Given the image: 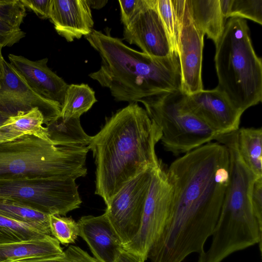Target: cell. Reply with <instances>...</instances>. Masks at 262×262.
Returning <instances> with one entry per match:
<instances>
[{"label": "cell", "mask_w": 262, "mask_h": 262, "mask_svg": "<svg viewBox=\"0 0 262 262\" xmlns=\"http://www.w3.org/2000/svg\"><path fill=\"white\" fill-rule=\"evenodd\" d=\"M173 186L167 222L150 247V262H182L205 250L224 201L229 174L225 146L210 142L173 161L167 169Z\"/></svg>", "instance_id": "cell-1"}, {"label": "cell", "mask_w": 262, "mask_h": 262, "mask_svg": "<svg viewBox=\"0 0 262 262\" xmlns=\"http://www.w3.org/2000/svg\"><path fill=\"white\" fill-rule=\"evenodd\" d=\"M161 136L159 127L137 102L106 118L88 146L96 165L95 193L106 205L129 181L160 163L155 147Z\"/></svg>", "instance_id": "cell-2"}, {"label": "cell", "mask_w": 262, "mask_h": 262, "mask_svg": "<svg viewBox=\"0 0 262 262\" xmlns=\"http://www.w3.org/2000/svg\"><path fill=\"white\" fill-rule=\"evenodd\" d=\"M93 29L85 36L101 58L99 70L89 76L109 89L116 101L137 102L163 92L181 90L182 76L178 54L153 57L137 51L123 39Z\"/></svg>", "instance_id": "cell-3"}, {"label": "cell", "mask_w": 262, "mask_h": 262, "mask_svg": "<svg viewBox=\"0 0 262 262\" xmlns=\"http://www.w3.org/2000/svg\"><path fill=\"white\" fill-rule=\"evenodd\" d=\"M215 88L242 114L262 100V61L253 47L245 19L231 17L215 45Z\"/></svg>", "instance_id": "cell-4"}, {"label": "cell", "mask_w": 262, "mask_h": 262, "mask_svg": "<svg viewBox=\"0 0 262 262\" xmlns=\"http://www.w3.org/2000/svg\"><path fill=\"white\" fill-rule=\"evenodd\" d=\"M88 147L57 146L24 135L0 143V179H74L87 174Z\"/></svg>", "instance_id": "cell-5"}, {"label": "cell", "mask_w": 262, "mask_h": 262, "mask_svg": "<svg viewBox=\"0 0 262 262\" xmlns=\"http://www.w3.org/2000/svg\"><path fill=\"white\" fill-rule=\"evenodd\" d=\"M181 90L163 92L140 100L159 127L164 149L175 156L214 140L217 134L193 113Z\"/></svg>", "instance_id": "cell-6"}, {"label": "cell", "mask_w": 262, "mask_h": 262, "mask_svg": "<svg viewBox=\"0 0 262 262\" xmlns=\"http://www.w3.org/2000/svg\"><path fill=\"white\" fill-rule=\"evenodd\" d=\"M74 179H0V199L45 214L65 216L82 203Z\"/></svg>", "instance_id": "cell-7"}, {"label": "cell", "mask_w": 262, "mask_h": 262, "mask_svg": "<svg viewBox=\"0 0 262 262\" xmlns=\"http://www.w3.org/2000/svg\"><path fill=\"white\" fill-rule=\"evenodd\" d=\"M173 186L166 169L160 163L151 171V182L145 200L140 227L133 239L123 249L147 259L148 251L169 216Z\"/></svg>", "instance_id": "cell-8"}, {"label": "cell", "mask_w": 262, "mask_h": 262, "mask_svg": "<svg viewBox=\"0 0 262 262\" xmlns=\"http://www.w3.org/2000/svg\"><path fill=\"white\" fill-rule=\"evenodd\" d=\"M152 168L129 181L106 205L104 213L123 246L131 242L139 231Z\"/></svg>", "instance_id": "cell-9"}, {"label": "cell", "mask_w": 262, "mask_h": 262, "mask_svg": "<svg viewBox=\"0 0 262 262\" xmlns=\"http://www.w3.org/2000/svg\"><path fill=\"white\" fill-rule=\"evenodd\" d=\"M180 23L178 56L181 90L189 95L203 90L202 65L204 34L193 23L187 0H174Z\"/></svg>", "instance_id": "cell-10"}, {"label": "cell", "mask_w": 262, "mask_h": 262, "mask_svg": "<svg viewBox=\"0 0 262 262\" xmlns=\"http://www.w3.org/2000/svg\"><path fill=\"white\" fill-rule=\"evenodd\" d=\"M123 35V39L150 56L163 58L174 53L157 10V0H138L134 14L124 26Z\"/></svg>", "instance_id": "cell-11"}, {"label": "cell", "mask_w": 262, "mask_h": 262, "mask_svg": "<svg viewBox=\"0 0 262 262\" xmlns=\"http://www.w3.org/2000/svg\"><path fill=\"white\" fill-rule=\"evenodd\" d=\"M4 71L0 79V113L9 118L37 107L42 113L46 126L61 112L59 103L36 93L5 59Z\"/></svg>", "instance_id": "cell-12"}, {"label": "cell", "mask_w": 262, "mask_h": 262, "mask_svg": "<svg viewBox=\"0 0 262 262\" xmlns=\"http://www.w3.org/2000/svg\"><path fill=\"white\" fill-rule=\"evenodd\" d=\"M186 102L190 110L217 135L238 129L243 114L216 88L203 89L192 94L186 95Z\"/></svg>", "instance_id": "cell-13"}, {"label": "cell", "mask_w": 262, "mask_h": 262, "mask_svg": "<svg viewBox=\"0 0 262 262\" xmlns=\"http://www.w3.org/2000/svg\"><path fill=\"white\" fill-rule=\"evenodd\" d=\"M8 58L10 64L32 90L39 96L62 105L69 84L48 67L47 58L33 61L10 54Z\"/></svg>", "instance_id": "cell-14"}, {"label": "cell", "mask_w": 262, "mask_h": 262, "mask_svg": "<svg viewBox=\"0 0 262 262\" xmlns=\"http://www.w3.org/2000/svg\"><path fill=\"white\" fill-rule=\"evenodd\" d=\"M49 19L57 33L68 42L86 36L94 29L87 0H51Z\"/></svg>", "instance_id": "cell-15"}, {"label": "cell", "mask_w": 262, "mask_h": 262, "mask_svg": "<svg viewBox=\"0 0 262 262\" xmlns=\"http://www.w3.org/2000/svg\"><path fill=\"white\" fill-rule=\"evenodd\" d=\"M79 236L99 262H115L123 249L122 243L105 213L82 216L77 222Z\"/></svg>", "instance_id": "cell-16"}, {"label": "cell", "mask_w": 262, "mask_h": 262, "mask_svg": "<svg viewBox=\"0 0 262 262\" xmlns=\"http://www.w3.org/2000/svg\"><path fill=\"white\" fill-rule=\"evenodd\" d=\"M63 250L55 237L0 244V262H18L35 258L61 255Z\"/></svg>", "instance_id": "cell-17"}, {"label": "cell", "mask_w": 262, "mask_h": 262, "mask_svg": "<svg viewBox=\"0 0 262 262\" xmlns=\"http://www.w3.org/2000/svg\"><path fill=\"white\" fill-rule=\"evenodd\" d=\"M187 3L194 24L215 45L223 33L226 22L220 0H187Z\"/></svg>", "instance_id": "cell-18"}, {"label": "cell", "mask_w": 262, "mask_h": 262, "mask_svg": "<svg viewBox=\"0 0 262 262\" xmlns=\"http://www.w3.org/2000/svg\"><path fill=\"white\" fill-rule=\"evenodd\" d=\"M45 125L42 113L35 107L27 113H19L9 117L0 126V130L8 141L28 135L50 142L48 129Z\"/></svg>", "instance_id": "cell-19"}, {"label": "cell", "mask_w": 262, "mask_h": 262, "mask_svg": "<svg viewBox=\"0 0 262 262\" xmlns=\"http://www.w3.org/2000/svg\"><path fill=\"white\" fill-rule=\"evenodd\" d=\"M49 139L57 146L88 147L91 136L82 128L80 118H64L59 115L46 126Z\"/></svg>", "instance_id": "cell-20"}, {"label": "cell", "mask_w": 262, "mask_h": 262, "mask_svg": "<svg viewBox=\"0 0 262 262\" xmlns=\"http://www.w3.org/2000/svg\"><path fill=\"white\" fill-rule=\"evenodd\" d=\"M239 152L256 178L262 177V129L242 127L236 131Z\"/></svg>", "instance_id": "cell-21"}, {"label": "cell", "mask_w": 262, "mask_h": 262, "mask_svg": "<svg viewBox=\"0 0 262 262\" xmlns=\"http://www.w3.org/2000/svg\"><path fill=\"white\" fill-rule=\"evenodd\" d=\"M0 214L36 228L51 235L49 215L41 212L17 202L0 199Z\"/></svg>", "instance_id": "cell-22"}, {"label": "cell", "mask_w": 262, "mask_h": 262, "mask_svg": "<svg viewBox=\"0 0 262 262\" xmlns=\"http://www.w3.org/2000/svg\"><path fill=\"white\" fill-rule=\"evenodd\" d=\"M97 101L95 92L88 84H70L65 93L60 115L64 118H80Z\"/></svg>", "instance_id": "cell-23"}, {"label": "cell", "mask_w": 262, "mask_h": 262, "mask_svg": "<svg viewBox=\"0 0 262 262\" xmlns=\"http://www.w3.org/2000/svg\"><path fill=\"white\" fill-rule=\"evenodd\" d=\"M48 235L34 227L0 214V244L36 240Z\"/></svg>", "instance_id": "cell-24"}, {"label": "cell", "mask_w": 262, "mask_h": 262, "mask_svg": "<svg viewBox=\"0 0 262 262\" xmlns=\"http://www.w3.org/2000/svg\"><path fill=\"white\" fill-rule=\"evenodd\" d=\"M222 13L226 19L238 17L262 24V0H220Z\"/></svg>", "instance_id": "cell-25"}, {"label": "cell", "mask_w": 262, "mask_h": 262, "mask_svg": "<svg viewBox=\"0 0 262 262\" xmlns=\"http://www.w3.org/2000/svg\"><path fill=\"white\" fill-rule=\"evenodd\" d=\"M157 7L172 51L178 55L180 23L174 0H157Z\"/></svg>", "instance_id": "cell-26"}, {"label": "cell", "mask_w": 262, "mask_h": 262, "mask_svg": "<svg viewBox=\"0 0 262 262\" xmlns=\"http://www.w3.org/2000/svg\"><path fill=\"white\" fill-rule=\"evenodd\" d=\"M49 226L52 236L62 244L74 243L79 236L78 223L71 217L50 214Z\"/></svg>", "instance_id": "cell-27"}, {"label": "cell", "mask_w": 262, "mask_h": 262, "mask_svg": "<svg viewBox=\"0 0 262 262\" xmlns=\"http://www.w3.org/2000/svg\"><path fill=\"white\" fill-rule=\"evenodd\" d=\"M26 16V8L20 0H0V20L20 28Z\"/></svg>", "instance_id": "cell-28"}, {"label": "cell", "mask_w": 262, "mask_h": 262, "mask_svg": "<svg viewBox=\"0 0 262 262\" xmlns=\"http://www.w3.org/2000/svg\"><path fill=\"white\" fill-rule=\"evenodd\" d=\"M18 262H99L81 248L70 246L61 255L27 259Z\"/></svg>", "instance_id": "cell-29"}, {"label": "cell", "mask_w": 262, "mask_h": 262, "mask_svg": "<svg viewBox=\"0 0 262 262\" xmlns=\"http://www.w3.org/2000/svg\"><path fill=\"white\" fill-rule=\"evenodd\" d=\"M26 36L20 28L13 27L0 20V44L4 47H11Z\"/></svg>", "instance_id": "cell-30"}, {"label": "cell", "mask_w": 262, "mask_h": 262, "mask_svg": "<svg viewBox=\"0 0 262 262\" xmlns=\"http://www.w3.org/2000/svg\"><path fill=\"white\" fill-rule=\"evenodd\" d=\"M251 202L254 214L262 227V177L256 178L254 182Z\"/></svg>", "instance_id": "cell-31"}, {"label": "cell", "mask_w": 262, "mask_h": 262, "mask_svg": "<svg viewBox=\"0 0 262 262\" xmlns=\"http://www.w3.org/2000/svg\"><path fill=\"white\" fill-rule=\"evenodd\" d=\"M25 8H28L42 19L49 18L51 0H20Z\"/></svg>", "instance_id": "cell-32"}, {"label": "cell", "mask_w": 262, "mask_h": 262, "mask_svg": "<svg viewBox=\"0 0 262 262\" xmlns=\"http://www.w3.org/2000/svg\"><path fill=\"white\" fill-rule=\"evenodd\" d=\"M121 21L124 26L128 24L136 8L138 0H120Z\"/></svg>", "instance_id": "cell-33"}, {"label": "cell", "mask_w": 262, "mask_h": 262, "mask_svg": "<svg viewBox=\"0 0 262 262\" xmlns=\"http://www.w3.org/2000/svg\"><path fill=\"white\" fill-rule=\"evenodd\" d=\"M115 262H145V260L139 256L123 249Z\"/></svg>", "instance_id": "cell-34"}, {"label": "cell", "mask_w": 262, "mask_h": 262, "mask_svg": "<svg viewBox=\"0 0 262 262\" xmlns=\"http://www.w3.org/2000/svg\"><path fill=\"white\" fill-rule=\"evenodd\" d=\"M91 8L99 9L103 8L108 2L107 0H87Z\"/></svg>", "instance_id": "cell-35"}, {"label": "cell", "mask_w": 262, "mask_h": 262, "mask_svg": "<svg viewBox=\"0 0 262 262\" xmlns=\"http://www.w3.org/2000/svg\"><path fill=\"white\" fill-rule=\"evenodd\" d=\"M2 48L3 46L0 44V79L3 77L4 71V61L5 59L2 55Z\"/></svg>", "instance_id": "cell-36"}, {"label": "cell", "mask_w": 262, "mask_h": 262, "mask_svg": "<svg viewBox=\"0 0 262 262\" xmlns=\"http://www.w3.org/2000/svg\"><path fill=\"white\" fill-rule=\"evenodd\" d=\"M8 141L3 133L0 130V143Z\"/></svg>", "instance_id": "cell-37"}, {"label": "cell", "mask_w": 262, "mask_h": 262, "mask_svg": "<svg viewBox=\"0 0 262 262\" xmlns=\"http://www.w3.org/2000/svg\"><path fill=\"white\" fill-rule=\"evenodd\" d=\"M8 118L3 116L0 113V126L2 125Z\"/></svg>", "instance_id": "cell-38"}]
</instances>
